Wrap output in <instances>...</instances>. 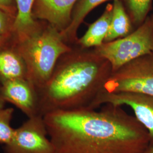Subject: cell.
Segmentation results:
<instances>
[{
  "label": "cell",
  "instance_id": "cell-20",
  "mask_svg": "<svg viewBox=\"0 0 153 153\" xmlns=\"http://www.w3.org/2000/svg\"><path fill=\"white\" fill-rule=\"evenodd\" d=\"M6 103L5 100L1 97V96L0 95V111L1 109H4V108H5V104Z\"/></svg>",
  "mask_w": 153,
  "mask_h": 153
},
{
  "label": "cell",
  "instance_id": "cell-7",
  "mask_svg": "<svg viewBox=\"0 0 153 153\" xmlns=\"http://www.w3.org/2000/svg\"><path fill=\"white\" fill-rule=\"evenodd\" d=\"M106 104L129 107L137 120L147 130L150 146H153V96L133 92L109 93L103 90L95 101L93 108Z\"/></svg>",
  "mask_w": 153,
  "mask_h": 153
},
{
  "label": "cell",
  "instance_id": "cell-17",
  "mask_svg": "<svg viewBox=\"0 0 153 153\" xmlns=\"http://www.w3.org/2000/svg\"><path fill=\"white\" fill-rule=\"evenodd\" d=\"M9 19L7 14L0 9V35L5 36L7 33L10 28Z\"/></svg>",
  "mask_w": 153,
  "mask_h": 153
},
{
  "label": "cell",
  "instance_id": "cell-6",
  "mask_svg": "<svg viewBox=\"0 0 153 153\" xmlns=\"http://www.w3.org/2000/svg\"><path fill=\"white\" fill-rule=\"evenodd\" d=\"M4 153H55L43 116L28 118L16 128L11 141L4 145Z\"/></svg>",
  "mask_w": 153,
  "mask_h": 153
},
{
  "label": "cell",
  "instance_id": "cell-9",
  "mask_svg": "<svg viewBox=\"0 0 153 153\" xmlns=\"http://www.w3.org/2000/svg\"><path fill=\"white\" fill-rule=\"evenodd\" d=\"M78 0H36L33 6L34 18L45 20L60 32L71 24L73 9Z\"/></svg>",
  "mask_w": 153,
  "mask_h": 153
},
{
  "label": "cell",
  "instance_id": "cell-8",
  "mask_svg": "<svg viewBox=\"0 0 153 153\" xmlns=\"http://www.w3.org/2000/svg\"><path fill=\"white\" fill-rule=\"evenodd\" d=\"M0 95L6 102L20 109L28 118L40 115L38 90L27 78L15 79L0 83Z\"/></svg>",
  "mask_w": 153,
  "mask_h": 153
},
{
  "label": "cell",
  "instance_id": "cell-1",
  "mask_svg": "<svg viewBox=\"0 0 153 153\" xmlns=\"http://www.w3.org/2000/svg\"><path fill=\"white\" fill-rule=\"evenodd\" d=\"M57 111L43 116L55 153H144L147 130L120 106Z\"/></svg>",
  "mask_w": 153,
  "mask_h": 153
},
{
  "label": "cell",
  "instance_id": "cell-11",
  "mask_svg": "<svg viewBox=\"0 0 153 153\" xmlns=\"http://www.w3.org/2000/svg\"><path fill=\"white\" fill-rule=\"evenodd\" d=\"M112 11L113 6L108 4L103 14L89 26L85 33L77 40V43L81 48H96L104 43L109 31Z\"/></svg>",
  "mask_w": 153,
  "mask_h": 153
},
{
  "label": "cell",
  "instance_id": "cell-2",
  "mask_svg": "<svg viewBox=\"0 0 153 153\" xmlns=\"http://www.w3.org/2000/svg\"><path fill=\"white\" fill-rule=\"evenodd\" d=\"M111 73L108 61L94 50L72 48L61 57L48 81L38 90L39 115L93 109Z\"/></svg>",
  "mask_w": 153,
  "mask_h": 153
},
{
  "label": "cell",
  "instance_id": "cell-13",
  "mask_svg": "<svg viewBox=\"0 0 153 153\" xmlns=\"http://www.w3.org/2000/svg\"><path fill=\"white\" fill-rule=\"evenodd\" d=\"M112 16L109 31L104 43L124 38L131 33V21L120 0H114Z\"/></svg>",
  "mask_w": 153,
  "mask_h": 153
},
{
  "label": "cell",
  "instance_id": "cell-10",
  "mask_svg": "<svg viewBox=\"0 0 153 153\" xmlns=\"http://www.w3.org/2000/svg\"><path fill=\"white\" fill-rule=\"evenodd\" d=\"M19 78H27L25 61L14 45H6L0 49V83Z\"/></svg>",
  "mask_w": 153,
  "mask_h": 153
},
{
  "label": "cell",
  "instance_id": "cell-14",
  "mask_svg": "<svg viewBox=\"0 0 153 153\" xmlns=\"http://www.w3.org/2000/svg\"><path fill=\"white\" fill-rule=\"evenodd\" d=\"M108 0H78L73 9L71 24L60 32L64 41L74 42L76 40V31L88 14L98 6Z\"/></svg>",
  "mask_w": 153,
  "mask_h": 153
},
{
  "label": "cell",
  "instance_id": "cell-3",
  "mask_svg": "<svg viewBox=\"0 0 153 153\" xmlns=\"http://www.w3.org/2000/svg\"><path fill=\"white\" fill-rule=\"evenodd\" d=\"M14 46L25 61L27 79L37 90L48 81L61 57L72 50L60 32L50 25L37 28Z\"/></svg>",
  "mask_w": 153,
  "mask_h": 153
},
{
  "label": "cell",
  "instance_id": "cell-4",
  "mask_svg": "<svg viewBox=\"0 0 153 153\" xmlns=\"http://www.w3.org/2000/svg\"><path fill=\"white\" fill-rule=\"evenodd\" d=\"M96 54L108 61L112 72L145 55L153 53V29L148 17L137 30L124 38L94 48Z\"/></svg>",
  "mask_w": 153,
  "mask_h": 153
},
{
  "label": "cell",
  "instance_id": "cell-22",
  "mask_svg": "<svg viewBox=\"0 0 153 153\" xmlns=\"http://www.w3.org/2000/svg\"><path fill=\"white\" fill-rule=\"evenodd\" d=\"M151 19H152V25H153V16L151 18Z\"/></svg>",
  "mask_w": 153,
  "mask_h": 153
},
{
  "label": "cell",
  "instance_id": "cell-21",
  "mask_svg": "<svg viewBox=\"0 0 153 153\" xmlns=\"http://www.w3.org/2000/svg\"><path fill=\"white\" fill-rule=\"evenodd\" d=\"M144 153H153V146H149Z\"/></svg>",
  "mask_w": 153,
  "mask_h": 153
},
{
  "label": "cell",
  "instance_id": "cell-15",
  "mask_svg": "<svg viewBox=\"0 0 153 153\" xmlns=\"http://www.w3.org/2000/svg\"><path fill=\"white\" fill-rule=\"evenodd\" d=\"M153 0H125L133 22L139 26L148 18Z\"/></svg>",
  "mask_w": 153,
  "mask_h": 153
},
{
  "label": "cell",
  "instance_id": "cell-12",
  "mask_svg": "<svg viewBox=\"0 0 153 153\" xmlns=\"http://www.w3.org/2000/svg\"><path fill=\"white\" fill-rule=\"evenodd\" d=\"M35 1L16 0L18 13L13 27L16 32V42L25 38L38 28L32 13Z\"/></svg>",
  "mask_w": 153,
  "mask_h": 153
},
{
  "label": "cell",
  "instance_id": "cell-19",
  "mask_svg": "<svg viewBox=\"0 0 153 153\" xmlns=\"http://www.w3.org/2000/svg\"><path fill=\"white\" fill-rule=\"evenodd\" d=\"M6 46V39L5 36L0 35V49Z\"/></svg>",
  "mask_w": 153,
  "mask_h": 153
},
{
  "label": "cell",
  "instance_id": "cell-5",
  "mask_svg": "<svg viewBox=\"0 0 153 153\" xmlns=\"http://www.w3.org/2000/svg\"><path fill=\"white\" fill-rule=\"evenodd\" d=\"M103 90L109 93L133 92L153 96V53L112 72Z\"/></svg>",
  "mask_w": 153,
  "mask_h": 153
},
{
  "label": "cell",
  "instance_id": "cell-18",
  "mask_svg": "<svg viewBox=\"0 0 153 153\" xmlns=\"http://www.w3.org/2000/svg\"><path fill=\"white\" fill-rule=\"evenodd\" d=\"M13 0H0V9L7 14H13L14 11Z\"/></svg>",
  "mask_w": 153,
  "mask_h": 153
},
{
  "label": "cell",
  "instance_id": "cell-16",
  "mask_svg": "<svg viewBox=\"0 0 153 153\" xmlns=\"http://www.w3.org/2000/svg\"><path fill=\"white\" fill-rule=\"evenodd\" d=\"M14 110L13 108H4L0 111V143L7 145L11 141L15 129L11 126Z\"/></svg>",
  "mask_w": 153,
  "mask_h": 153
}]
</instances>
